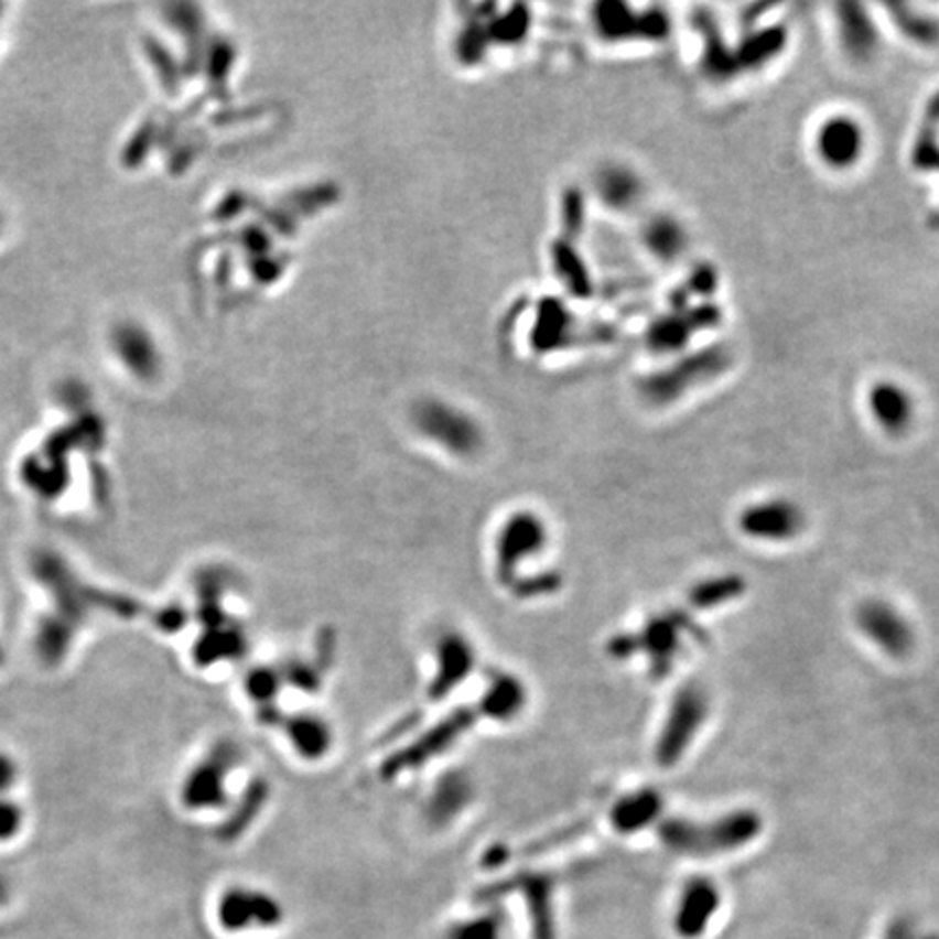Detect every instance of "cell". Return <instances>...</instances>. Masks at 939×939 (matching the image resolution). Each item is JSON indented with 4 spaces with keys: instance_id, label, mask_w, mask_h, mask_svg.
Masks as SVG:
<instances>
[{
    "instance_id": "12",
    "label": "cell",
    "mask_w": 939,
    "mask_h": 939,
    "mask_svg": "<svg viewBox=\"0 0 939 939\" xmlns=\"http://www.w3.org/2000/svg\"><path fill=\"white\" fill-rule=\"evenodd\" d=\"M544 529L533 518H516L507 525L498 540V563L500 576H511L516 563L544 548Z\"/></svg>"
},
{
    "instance_id": "8",
    "label": "cell",
    "mask_w": 939,
    "mask_h": 939,
    "mask_svg": "<svg viewBox=\"0 0 939 939\" xmlns=\"http://www.w3.org/2000/svg\"><path fill=\"white\" fill-rule=\"evenodd\" d=\"M704 715H706V699L703 692L699 688L683 690L672 704L668 724L663 728V737L659 740V748H657L659 762L668 766L677 757H681V753L686 751V746L692 742L694 733L703 724Z\"/></svg>"
},
{
    "instance_id": "21",
    "label": "cell",
    "mask_w": 939,
    "mask_h": 939,
    "mask_svg": "<svg viewBox=\"0 0 939 939\" xmlns=\"http://www.w3.org/2000/svg\"><path fill=\"white\" fill-rule=\"evenodd\" d=\"M887 939H916L914 938V933H911V927L907 925V922H898V925H894L892 929H889V936ZM936 939V938H929Z\"/></svg>"
},
{
    "instance_id": "17",
    "label": "cell",
    "mask_w": 939,
    "mask_h": 939,
    "mask_svg": "<svg viewBox=\"0 0 939 939\" xmlns=\"http://www.w3.org/2000/svg\"><path fill=\"white\" fill-rule=\"evenodd\" d=\"M683 628L686 626L681 623V618L679 620L659 618L657 623L648 626L644 639L648 641V648L655 652V657H661L659 666L668 663L666 659H670L677 652V648H681V633H683Z\"/></svg>"
},
{
    "instance_id": "9",
    "label": "cell",
    "mask_w": 939,
    "mask_h": 939,
    "mask_svg": "<svg viewBox=\"0 0 939 939\" xmlns=\"http://www.w3.org/2000/svg\"><path fill=\"white\" fill-rule=\"evenodd\" d=\"M857 625L881 650L892 657H903L914 648V630L907 620L881 601H867L857 612Z\"/></svg>"
},
{
    "instance_id": "3",
    "label": "cell",
    "mask_w": 939,
    "mask_h": 939,
    "mask_svg": "<svg viewBox=\"0 0 939 939\" xmlns=\"http://www.w3.org/2000/svg\"><path fill=\"white\" fill-rule=\"evenodd\" d=\"M863 409L872 427L889 440H905L920 420V398L898 377H876L863 388Z\"/></svg>"
},
{
    "instance_id": "11",
    "label": "cell",
    "mask_w": 939,
    "mask_h": 939,
    "mask_svg": "<svg viewBox=\"0 0 939 939\" xmlns=\"http://www.w3.org/2000/svg\"><path fill=\"white\" fill-rule=\"evenodd\" d=\"M720 892L706 878H692L677 903L674 931L683 939H699L706 931L711 918L717 914Z\"/></svg>"
},
{
    "instance_id": "6",
    "label": "cell",
    "mask_w": 939,
    "mask_h": 939,
    "mask_svg": "<svg viewBox=\"0 0 939 939\" xmlns=\"http://www.w3.org/2000/svg\"><path fill=\"white\" fill-rule=\"evenodd\" d=\"M789 26L782 20L755 22L748 26L746 37L733 46L740 75H759L779 62L789 46Z\"/></svg>"
},
{
    "instance_id": "2",
    "label": "cell",
    "mask_w": 939,
    "mask_h": 939,
    "mask_svg": "<svg viewBox=\"0 0 939 939\" xmlns=\"http://www.w3.org/2000/svg\"><path fill=\"white\" fill-rule=\"evenodd\" d=\"M762 829V822L751 811H740L715 820L713 824H692L677 820L663 827V842L681 855H717L751 842Z\"/></svg>"
},
{
    "instance_id": "4",
    "label": "cell",
    "mask_w": 939,
    "mask_h": 939,
    "mask_svg": "<svg viewBox=\"0 0 939 939\" xmlns=\"http://www.w3.org/2000/svg\"><path fill=\"white\" fill-rule=\"evenodd\" d=\"M833 40L840 55L855 68L872 66L883 51L885 22L863 2L831 4Z\"/></svg>"
},
{
    "instance_id": "19",
    "label": "cell",
    "mask_w": 939,
    "mask_h": 939,
    "mask_svg": "<svg viewBox=\"0 0 939 939\" xmlns=\"http://www.w3.org/2000/svg\"><path fill=\"white\" fill-rule=\"evenodd\" d=\"M740 590H742V581H737L733 576L731 579H720V581H709L701 592L694 594V603L697 601L703 603V605L720 603V601L733 598L735 594H740Z\"/></svg>"
},
{
    "instance_id": "1",
    "label": "cell",
    "mask_w": 939,
    "mask_h": 939,
    "mask_svg": "<svg viewBox=\"0 0 939 939\" xmlns=\"http://www.w3.org/2000/svg\"><path fill=\"white\" fill-rule=\"evenodd\" d=\"M872 136L867 122L851 109L822 114L809 133L813 161L833 176H851L870 156Z\"/></svg>"
},
{
    "instance_id": "20",
    "label": "cell",
    "mask_w": 939,
    "mask_h": 939,
    "mask_svg": "<svg viewBox=\"0 0 939 939\" xmlns=\"http://www.w3.org/2000/svg\"><path fill=\"white\" fill-rule=\"evenodd\" d=\"M920 125L936 129L939 131V85L925 98L922 105V116H920Z\"/></svg>"
},
{
    "instance_id": "14",
    "label": "cell",
    "mask_w": 939,
    "mask_h": 939,
    "mask_svg": "<svg viewBox=\"0 0 939 939\" xmlns=\"http://www.w3.org/2000/svg\"><path fill=\"white\" fill-rule=\"evenodd\" d=\"M440 659H442L440 661V674H438V681L433 686V692H438V694H442L451 686L460 683L462 677L472 668V648L462 637L453 635V637L442 641Z\"/></svg>"
},
{
    "instance_id": "15",
    "label": "cell",
    "mask_w": 939,
    "mask_h": 939,
    "mask_svg": "<svg viewBox=\"0 0 939 939\" xmlns=\"http://www.w3.org/2000/svg\"><path fill=\"white\" fill-rule=\"evenodd\" d=\"M909 161L914 170L927 176H939V131L918 125L909 147Z\"/></svg>"
},
{
    "instance_id": "16",
    "label": "cell",
    "mask_w": 939,
    "mask_h": 939,
    "mask_svg": "<svg viewBox=\"0 0 939 939\" xmlns=\"http://www.w3.org/2000/svg\"><path fill=\"white\" fill-rule=\"evenodd\" d=\"M485 697V711L500 720L516 715V711L525 704V690L511 677H500V681Z\"/></svg>"
},
{
    "instance_id": "5",
    "label": "cell",
    "mask_w": 939,
    "mask_h": 939,
    "mask_svg": "<svg viewBox=\"0 0 939 939\" xmlns=\"http://www.w3.org/2000/svg\"><path fill=\"white\" fill-rule=\"evenodd\" d=\"M740 527L748 538L785 542L802 531L805 514L794 500L768 498L748 505L740 516Z\"/></svg>"
},
{
    "instance_id": "13",
    "label": "cell",
    "mask_w": 939,
    "mask_h": 939,
    "mask_svg": "<svg viewBox=\"0 0 939 939\" xmlns=\"http://www.w3.org/2000/svg\"><path fill=\"white\" fill-rule=\"evenodd\" d=\"M659 809H661L659 796L650 789H644V791H637L628 798H623V802L616 805L612 820H614L618 831L633 833V831L650 824L652 818L659 813Z\"/></svg>"
},
{
    "instance_id": "10",
    "label": "cell",
    "mask_w": 939,
    "mask_h": 939,
    "mask_svg": "<svg viewBox=\"0 0 939 939\" xmlns=\"http://www.w3.org/2000/svg\"><path fill=\"white\" fill-rule=\"evenodd\" d=\"M883 11L885 26L898 33L905 42L916 48L933 51L939 46V13L931 7L914 2H889L878 7Z\"/></svg>"
},
{
    "instance_id": "7",
    "label": "cell",
    "mask_w": 939,
    "mask_h": 939,
    "mask_svg": "<svg viewBox=\"0 0 939 939\" xmlns=\"http://www.w3.org/2000/svg\"><path fill=\"white\" fill-rule=\"evenodd\" d=\"M218 920L223 929L237 933L248 929L277 927L283 920V911H281V905L266 894L250 892V889H234L223 896L218 907Z\"/></svg>"
},
{
    "instance_id": "22",
    "label": "cell",
    "mask_w": 939,
    "mask_h": 939,
    "mask_svg": "<svg viewBox=\"0 0 939 939\" xmlns=\"http://www.w3.org/2000/svg\"><path fill=\"white\" fill-rule=\"evenodd\" d=\"M929 227L939 234V201L938 205L931 209V214H929Z\"/></svg>"
},
{
    "instance_id": "18",
    "label": "cell",
    "mask_w": 939,
    "mask_h": 939,
    "mask_svg": "<svg viewBox=\"0 0 939 939\" xmlns=\"http://www.w3.org/2000/svg\"><path fill=\"white\" fill-rule=\"evenodd\" d=\"M451 939H503V925L496 916H483L457 925Z\"/></svg>"
}]
</instances>
